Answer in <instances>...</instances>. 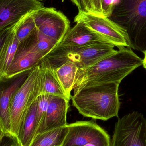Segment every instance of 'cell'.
I'll return each mask as SVG.
<instances>
[{
	"label": "cell",
	"mask_w": 146,
	"mask_h": 146,
	"mask_svg": "<svg viewBox=\"0 0 146 146\" xmlns=\"http://www.w3.org/2000/svg\"><path fill=\"white\" fill-rule=\"evenodd\" d=\"M143 59L131 48L118 50L91 66L78 68L74 83V92L84 87L108 82L120 83L127 76L143 65Z\"/></svg>",
	"instance_id": "1"
},
{
	"label": "cell",
	"mask_w": 146,
	"mask_h": 146,
	"mask_svg": "<svg viewBox=\"0 0 146 146\" xmlns=\"http://www.w3.org/2000/svg\"><path fill=\"white\" fill-rule=\"evenodd\" d=\"M120 83L108 82L84 87L74 92L72 103L80 114L94 120L107 121L118 117Z\"/></svg>",
	"instance_id": "2"
},
{
	"label": "cell",
	"mask_w": 146,
	"mask_h": 146,
	"mask_svg": "<svg viewBox=\"0 0 146 146\" xmlns=\"http://www.w3.org/2000/svg\"><path fill=\"white\" fill-rule=\"evenodd\" d=\"M109 19L123 28L131 48L146 52V0H116Z\"/></svg>",
	"instance_id": "3"
},
{
	"label": "cell",
	"mask_w": 146,
	"mask_h": 146,
	"mask_svg": "<svg viewBox=\"0 0 146 146\" xmlns=\"http://www.w3.org/2000/svg\"><path fill=\"white\" fill-rule=\"evenodd\" d=\"M42 75L40 65L34 68L11 100L9 106L11 139L16 144L21 125L32 106L41 95Z\"/></svg>",
	"instance_id": "4"
},
{
	"label": "cell",
	"mask_w": 146,
	"mask_h": 146,
	"mask_svg": "<svg viewBox=\"0 0 146 146\" xmlns=\"http://www.w3.org/2000/svg\"><path fill=\"white\" fill-rule=\"evenodd\" d=\"M111 146H146V119L133 111L118 119Z\"/></svg>",
	"instance_id": "5"
},
{
	"label": "cell",
	"mask_w": 146,
	"mask_h": 146,
	"mask_svg": "<svg viewBox=\"0 0 146 146\" xmlns=\"http://www.w3.org/2000/svg\"><path fill=\"white\" fill-rule=\"evenodd\" d=\"M114 48L115 46L107 43H94L74 49L60 56L43 60L41 62H46L54 68L66 62L71 61L78 68L83 69L115 53L116 50Z\"/></svg>",
	"instance_id": "6"
},
{
	"label": "cell",
	"mask_w": 146,
	"mask_h": 146,
	"mask_svg": "<svg viewBox=\"0 0 146 146\" xmlns=\"http://www.w3.org/2000/svg\"><path fill=\"white\" fill-rule=\"evenodd\" d=\"M74 21L84 24L118 49L131 48L125 30L109 18L87 12H79L75 17Z\"/></svg>",
	"instance_id": "7"
},
{
	"label": "cell",
	"mask_w": 146,
	"mask_h": 146,
	"mask_svg": "<svg viewBox=\"0 0 146 146\" xmlns=\"http://www.w3.org/2000/svg\"><path fill=\"white\" fill-rule=\"evenodd\" d=\"M68 131L62 146H111L108 133L95 121H80L67 125Z\"/></svg>",
	"instance_id": "8"
},
{
	"label": "cell",
	"mask_w": 146,
	"mask_h": 146,
	"mask_svg": "<svg viewBox=\"0 0 146 146\" xmlns=\"http://www.w3.org/2000/svg\"><path fill=\"white\" fill-rule=\"evenodd\" d=\"M32 15L38 31L58 44L71 28L67 17L54 8L44 7L33 12Z\"/></svg>",
	"instance_id": "9"
},
{
	"label": "cell",
	"mask_w": 146,
	"mask_h": 146,
	"mask_svg": "<svg viewBox=\"0 0 146 146\" xmlns=\"http://www.w3.org/2000/svg\"><path fill=\"white\" fill-rule=\"evenodd\" d=\"M76 23L74 27L69 29L61 42L43 60L52 59L74 49L94 43H110L103 36L84 24L80 22Z\"/></svg>",
	"instance_id": "10"
},
{
	"label": "cell",
	"mask_w": 146,
	"mask_h": 146,
	"mask_svg": "<svg viewBox=\"0 0 146 146\" xmlns=\"http://www.w3.org/2000/svg\"><path fill=\"white\" fill-rule=\"evenodd\" d=\"M31 71L19 73L11 77L0 78V122L6 137L10 139L11 138L10 103L14 95L25 82Z\"/></svg>",
	"instance_id": "11"
},
{
	"label": "cell",
	"mask_w": 146,
	"mask_h": 146,
	"mask_svg": "<svg viewBox=\"0 0 146 146\" xmlns=\"http://www.w3.org/2000/svg\"><path fill=\"white\" fill-rule=\"evenodd\" d=\"M44 7L37 0H0V31Z\"/></svg>",
	"instance_id": "12"
},
{
	"label": "cell",
	"mask_w": 146,
	"mask_h": 146,
	"mask_svg": "<svg viewBox=\"0 0 146 146\" xmlns=\"http://www.w3.org/2000/svg\"><path fill=\"white\" fill-rule=\"evenodd\" d=\"M69 102L65 98L51 95L45 118L38 129L36 135L68 125L67 115Z\"/></svg>",
	"instance_id": "13"
},
{
	"label": "cell",
	"mask_w": 146,
	"mask_h": 146,
	"mask_svg": "<svg viewBox=\"0 0 146 146\" xmlns=\"http://www.w3.org/2000/svg\"><path fill=\"white\" fill-rule=\"evenodd\" d=\"M43 58L41 54L33 49L16 53L4 77H11L19 73L31 71L38 66Z\"/></svg>",
	"instance_id": "14"
},
{
	"label": "cell",
	"mask_w": 146,
	"mask_h": 146,
	"mask_svg": "<svg viewBox=\"0 0 146 146\" xmlns=\"http://www.w3.org/2000/svg\"><path fill=\"white\" fill-rule=\"evenodd\" d=\"M30 14L27 15L15 23L0 50V78L5 76L16 54L19 44L16 37L17 30Z\"/></svg>",
	"instance_id": "15"
},
{
	"label": "cell",
	"mask_w": 146,
	"mask_h": 146,
	"mask_svg": "<svg viewBox=\"0 0 146 146\" xmlns=\"http://www.w3.org/2000/svg\"><path fill=\"white\" fill-rule=\"evenodd\" d=\"M43 71L41 94H45L65 98L70 100L60 82L56 76L54 69L45 62L40 63Z\"/></svg>",
	"instance_id": "16"
},
{
	"label": "cell",
	"mask_w": 146,
	"mask_h": 146,
	"mask_svg": "<svg viewBox=\"0 0 146 146\" xmlns=\"http://www.w3.org/2000/svg\"><path fill=\"white\" fill-rule=\"evenodd\" d=\"M37 106V100L32 106L21 125L16 144L17 146H30L36 135Z\"/></svg>",
	"instance_id": "17"
},
{
	"label": "cell",
	"mask_w": 146,
	"mask_h": 146,
	"mask_svg": "<svg viewBox=\"0 0 146 146\" xmlns=\"http://www.w3.org/2000/svg\"><path fill=\"white\" fill-rule=\"evenodd\" d=\"M53 69L56 78L70 100L78 68L74 62L68 61Z\"/></svg>",
	"instance_id": "18"
},
{
	"label": "cell",
	"mask_w": 146,
	"mask_h": 146,
	"mask_svg": "<svg viewBox=\"0 0 146 146\" xmlns=\"http://www.w3.org/2000/svg\"><path fill=\"white\" fill-rule=\"evenodd\" d=\"M68 131L66 126L38 134L30 146L62 145Z\"/></svg>",
	"instance_id": "19"
},
{
	"label": "cell",
	"mask_w": 146,
	"mask_h": 146,
	"mask_svg": "<svg viewBox=\"0 0 146 146\" xmlns=\"http://www.w3.org/2000/svg\"><path fill=\"white\" fill-rule=\"evenodd\" d=\"M58 44L57 42L45 36L38 30L36 41L32 49L41 54L44 58L50 53Z\"/></svg>",
	"instance_id": "20"
},
{
	"label": "cell",
	"mask_w": 146,
	"mask_h": 146,
	"mask_svg": "<svg viewBox=\"0 0 146 146\" xmlns=\"http://www.w3.org/2000/svg\"><path fill=\"white\" fill-rule=\"evenodd\" d=\"M32 13L27 16L17 30L16 37L19 43L28 37L36 28L34 19L32 15Z\"/></svg>",
	"instance_id": "21"
},
{
	"label": "cell",
	"mask_w": 146,
	"mask_h": 146,
	"mask_svg": "<svg viewBox=\"0 0 146 146\" xmlns=\"http://www.w3.org/2000/svg\"><path fill=\"white\" fill-rule=\"evenodd\" d=\"M51 97V95L48 94H42L39 95L38 98L36 110L37 130L45 118Z\"/></svg>",
	"instance_id": "22"
},
{
	"label": "cell",
	"mask_w": 146,
	"mask_h": 146,
	"mask_svg": "<svg viewBox=\"0 0 146 146\" xmlns=\"http://www.w3.org/2000/svg\"><path fill=\"white\" fill-rule=\"evenodd\" d=\"M102 1V0H90L87 8V13L98 16H103L101 9Z\"/></svg>",
	"instance_id": "23"
},
{
	"label": "cell",
	"mask_w": 146,
	"mask_h": 146,
	"mask_svg": "<svg viewBox=\"0 0 146 146\" xmlns=\"http://www.w3.org/2000/svg\"><path fill=\"white\" fill-rule=\"evenodd\" d=\"M116 0H102L101 4L102 15L109 18L111 15Z\"/></svg>",
	"instance_id": "24"
},
{
	"label": "cell",
	"mask_w": 146,
	"mask_h": 146,
	"mask_svg": "<svg viewBox=\"0 0 146 146\" xmlns=\"http://www.w3.org/2000/svg\"><path fill=\"white\" fill-rule=\"evenodd\" d=\"M78 8L79 12H87V8L90 0H71Z\"/></svg>",
	"instance_id": "25"
},
{
	"label": "cell",
	"mask_w": 146,
	"mask_h": 146,
	"mask_svg": "<svg viewBox=\"0 0 146 146\" xmlns=\"http://www.w3.org/2000/svg\"><path fill=\"white\" fill-rule=\"evenodd\" d=\"M15 23L8 27L7 28H5V29L0 31V50H1V47H2L7 37L8 36L9 34L13 30Z\"/></svg>",
	"instance_id": "26"
},
{
	"label": "cell",
	"mask_w": 146,
	"mask_h": 146,
	"mask_svg": "<svg viewBox=\"0 0 146 146\" xmlns=\"http://www.w3.org/2000/svg\"><path fill=\"white\" fill-rule=\"evenodd\" d=\"M5 136H6L5 132H4V129L2 125L0 122V146H1L3 140Z\"/></svg>",
	"instance_id": "27"
},
{
	"label": "cell",
	"mask_w": 146,
	"mask_h": 146,
	"mask_svg": "<svg viewBox=\"0 0 146 146\" xmlns=\"http://www.w3.org/2000/svg\"><path fill=\"white\" fill-rule=\"evenodd\" d=\"M144 54H145V57L143 59V66L146 70V52Z\"/></svg>",
	"instance_id": "28"
},
{
	"label": "cell",
	"mask_w": 146,
	"mask_h": 146,
	"mask_svg": "<svg viewBox=\"0 0 146 146\" xmlns=\"http://www.w3.org/2000/svg\"><path fill=\"white\" fill-rule=\"evenodd\" d=\"M84 146H97L95 145H94V144H88V145H86Z\"/></svg>",
	"instance_id": "29"
},
{
	"label": "cell",
	"mask_w": 146,
	"mask_h": 146,
	"mask_svg": "<svg viewBox=\"0 0 146 146\" xmlns=\"http://www.w3.org/2000/svg\"><path fill=\"white\" fill-rule=\"evenodd\" d=\"M37 1H39L42 2L43 1H45V0H37Z\"/></svg>",
	"instance_id": "30"
},
{
	"label": "cell",
	"mask_w": 146,
	"mask_h": 146,
	"mask_svg": "<svg viewBox=\"0 0 146 146\" xmlns=\"http://www.w3.org/2000/svg\"><path fill=\"white\" fill-rule=\"evenodd\" d=\"M17 146V145H10V146Z\"/></svg>",
	"instance_id": "31"
},
{
	"label": "cell",
	"mask_w": 146,
	"mask_h": 146,
	"mask_svg": "<svg viewBox=\"0 0 146 146\" xmlns=\"http://www.w3.org/2000/svg\"><path fill=\"white\" fill-rule=\"evenodd\" d=\"M54 146H62V145H55Z\"/></svg>",
	"instance_id": "32"
}]
</instances>
